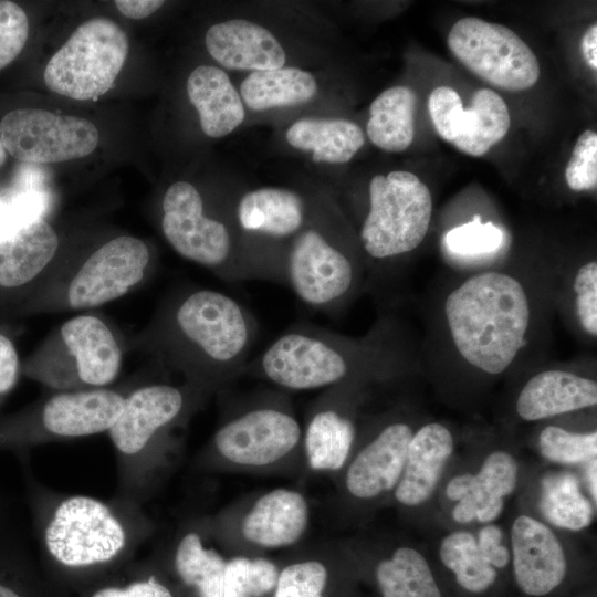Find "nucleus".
<instances>
[{"instance_id":"obj_51","label":"nucleus","mask_w":597,"mask_h":597,"mask_svg":"<svg viewBox=\"0 0 597 597\" xmlns=\"http://www.w3.org/2000/svg\"><path fill=\"white\" fill-rule=\"evenodd\" d=\"M0 519H1V515H0Z\"/></svg>"},{"instance_id":"obj_47","label":"nucleus","mask_w":597,"mask_h":597,"mask_svg":"<svg viewBox=\"0 0 597 597\" xmlns=\"http://www.w3.org/2000/svg\"><path fill=\"white\" fill-rule=\"evenodd\" d=\"M116 8L122 14L127 18L139 20L144 19L155 11H157L163 4L161 0H117L115 1Z\"/></svg>"},{"instance_id":"obj_43","label":"nucleus","mask_w":597,"mask_h":597,"mask_svg":"<svg viewBox=\"0 0 597 597\" xmlns=\"http://www.w3.org/2000/svg\"><path fill=\"white\" fill-rule=\"evenodd\" d=\"M21 545L3 531L0 519V597H24L8 576L18 570L21 563Z\"/></svg>"},{"instance_id":"obj_14","label":"nucleus","mask_w":597,"mask_h":597,"mask_svg":"<svg viewBox=\"0 0 597 597\" xmlns=\"http://www.w3.org/2000/svg\"><path fill=\"white\" fill-rule=\"evenodd\" d=\"M453 56L492 86L524 91L540 77V63L532 49L505 25L474 17L457 21L448 34Z\"/></svg>"},{"instance_id":"obj_4","label":"nucleus","mask_w":597,"mask_h":597,"mask_svg":"<svg viewBox=\"0 0 597 597\" xmlns=\"http://www.w3.org/2000/svg\"><path fill=\"white\" fill-rule=\"evenodd\" d=\"M40 548L60 566L84 569L107 565L145 540L153 523L136 503L105 502L87 495H46L29 484Z\"/></svg>"},{"instance_id":"obj_49","label":"nucleus","mask_w":597,"mask_h":597,"mask_svg":"<svg viewBox=\"0 0 597 597\" xmlns=\"http://www.w3.org/2000/svg\"><path fill=\"white\" fill-rule=\"evenodd\" d=\"M596 471H597V467H596V459H594L590 463V467L588 469V484H589V490H590V494L594 499V502L597 501V486H596V479H597V475H596Z\"/></svg>"},{"instance_id":"obj_34","label":"nucleus","mask_w":597,"mask_h":597,"mask_svg":"<svg viewBox=\"0 0 597 597\" xmlns=\"http://www.w3.org/2000/svg\"><path fill=\"white\" fill-rule=\"evenodd\" d=\"M540 509L552 524L570 531H580L593 520V506L580 493L576 478L569 473L543 479Z\"/></svg>"},{"instance_id":"obj_20","label":"nucleus","mask_w":597,"mask_h":597,"mask_svg":"<svg viewBox=\"0 0 597 597\" xmlns=\"http://www.w3.org/2000/svg\"><path fill=\"white\" fill-rule=\"evenodd\" d=\"M59 237L42 218L0 234V311L21 307L22 297L48 271Z\"/></svg>"},{"instance_id":"obj_6","label":"nucleus","mask_w":597,"mask_h":597,"mask_svg":"<svg viewBox=\"0 0 597 597\" xmlns=\"http://www.w3.org/2000/svg\"><path fill=\"white\" fill-rule=\"evenodd\" d=\"M197 462L213 472L306 475L303 426L286 391L265 389L234 401Z\"/></svg>"},{"instance_id":"obj_32","label":"nucleus","mask_w":597,"mask_h":597,"mask_svg":"<svg viewBox=\"0 0 597 597\" xmlns=\"http://www.w3.org/2000/svg\"><path fill=\"white\" fill-rule=\"evenodd\" d=\"M316 92L314 76L297 67L254 71L240 86L241 97L252 111L303 104Z\"/></svg>"},{"instance_id":"obj_3","label":"nucleus","mask_w":597,"mask_h":597,"mask_svg":"<svg viewBox=\"0 0 597 597\" xmlns=\"http://www.w3.org/2000/svg\"><path fill=\"white\" fill-rule=\"evenodd\" d=\"M256 336L255 316L238 300L192 289L164 306L151 341L163 362L211 395L242 376Z\"/></svg>"},{"instance_id":"obj_15","label":"nucleus","mask_w":597,"mask_h":597,"mask_svg":"<svg viewBox=\"0 0 597 597\" xmlns=\"http://www.w3.org/2000/svg\"><path fill=\"white\" fill-rule=\"evenodd\" d=\"M151 255L147 244L132 235H118L92 252L60 289L59 306L87 310L115 301L147 276Z\"/></svg>"},{"instance_id":"obj_27","label":"nucleus","mask_w":597,"mask_h":597,"mask_svg":"<svg viewBox=\"0 0 597 597\" xmlns=\"http://www.w3.org/2000/svg\"><path fill=\"white\" fill-rule=\"evenodd\" d=\"M517 472V463L510 453L501 450L490 453L476 474H468L467 493L454 506L453 520L464 524L498 519L504 507V498L516 486Z\"/></svg>"},{"instance_id":"obj_23","label":"nucleus","mask_w":597,"mask_h":597,"mask_svg":"<svg viewBox=\"0 0 597 597\" xmlns=\"http://www.w3.org/2000/svg\"><path fill=\"white\" fill-rule=\"evenodd\" d=\"M596 405L594 378L565 368H546L522 386L515 409L521 419L537 421Z\"/></svg>"},{"instance_id":"obj_38","label":"nucleus","mask_w":597,"mask_h":597,"mask_svg":"<svg viewBox=\"0 0 597 597\" xmlns=\"http://www.w3.org/2000/svg\"><path fill=\"white\" fill-rule=\"evenodd\" d=\"M538 448L543 458L555 463L585 462L596 457L597 432H572L558 426H547L540 432Z\"/></svg>"},{"instance_id":"obj_48","label":"nucleus","mask_w":597,"mask_h":597,"mask_svg":"<svg viewBox=\"0 0 597 597\" xmlns=\"http://www.w3.org/2000/svg\"><path fill=\"white\" fill-rule=\"evenodd\" d=\"M582 53L588 66L597 70V24L589 25L582 39Z\"/></svg>"},{"instance_id":"obj_5","label":"nucleus","mask_w":597,"mask_h":597,"mask_svg":"<svg viewBox=\"0 0 597 597\" xmlns=\"http://www.w3.org/2000/svg\"><path fill=\"white\" fill-rule=\"evenodd\" d=\"M208 396L185 380L154 383L126 395L107 432L117 454L122 499L139 504L163 480L179 451L180 431Z\"/></svg>"},{"instance_id":"obj_33","label":"nucleus","mask_w":597,"mask_h":597,"mask_svg":"<svg viewBox=\"0 0 597 597\" xmlns=\"http://www.w3.org/2000/svg\"><path fill=\"white\" fill-rule=\"evenodd\" d=\"M511 116L502 96L490 88L478 90L464 109L461 132L452 144L462 153L480 157L504 138Z\"/></svg>"},{"instance_id":"obj_1","label":"nucleus","mask_w":597,"mask_h":597,"mask_svg":"<svg viewBox=\"0 0 597 597\" xmlns=\"http://www.w3.org/2000/svg\"><path fill=\"white\" fill-rule=\"evenodd\" d=\"M559 270L485 269L443 293L437 334L451 362L500 376L522 362L542 332Z\"/></svg>"},{"instance_id":"obj_9","label":"nucleus","mask_w":597,"mask_h":597,"mask_svg":"<svg viewBox=\"0 0 597 597\" xmlns=\"http://www.w3.org/2000/svg\"><path fill=\"white\" fill-rule=\"evenodd\" d=\"M369 207L359 230L367 260L387 264L416 250L432 218L429 188L412 172L376 175L368 188Z\"/></svg>"},{"instance_id":"obj_41","label":"nucleus","mask_w":597,"mask_h":597,"mask_svg":"<svg viewBox=\"0 0 597 597\" xmlns=\"http://www.w3.org/2000/svg\"><path fill=\"white\" fill-rule=\"evenodd\" d=\"M428 111L439 136L453 142L459 137L464 115L460 95L449 86L436 87L428 98Z\"/></svg>"},{"instance_id":"obj_28","label":"nucleus","mask_w":597,"mask_h":597,"mask_svg":"<svg viewBox=\"0 0 597 597\" xmlns=\"http://www.w3.org/2000/svg\"><path fill=\"white\" fill-rule=\"evenodd\" d=\"M187 93L199 114L201 129L209 137L226 136L244 119L241 97L219 67H196L188 77Z\"/></svg>"},{"instance_id":"obj_50","label":"nucleus","mask_w":597,"mask_h":597,"mask_svg":"<svg viewBox=\"0 0 597 597\" xmlns=\"http://www.w3.org/2000/svg\"><path fill=\"white\" fill-rule=\"evenodd\" d=\"M7 159V150L0 137V166L4 164Z\"/></svg>"},{"instance_id":"obj_46","label":"nucleus","mask_w":597,"mask_h":597,"mask_svg":"<svg viewBox=\"0 0 597 597\" xmlns=\"http://www.w3.org/2000/svg\"><path fill=\"white\" fill-rule=\"evenodd\" d=\"M502 540V530L492 524L483 527L476 540L482 556L495 569L505 567L510 562V552Z\"/></svg>"},{"instance_id":"obj_2","label":"nucleus","mask_w":597,"mask_h":597,"mask_svg":"<svg viewBox=\"0 0 597 597\" xmlns=\"http://www.w3.org/2000/svg\"><path fill=\"white\" fill-rule=\"evenodd\" d=\"M408 360L398 323L379 318L362 337H349L310 322H297L249 360L242 376L284 391L326 389L349 381H381Z\"/></svg>"},{"instance_id":"obj_26","label":"nucleus","mask_w":597,"mask_h":597,"mask_svg":"<svg viewBox=\"0 0 597 597\" xmlns=\"http://www.w3.org/2000/svg\"><path fill=\"white\" fill-rule=\"evenodd\" d=\"M305 209L303 199L294 191L260 188L241 197L235 207V219L244 233L292 242L304 228Z\"/></svg>"},{"instance_id":"obj_18","label":"nucleus","mask_w":597,"mask_h":597,"mask_svg":"<svg viewBox=\"0 0 597 597\" xmlns=\"http://www.w3.org/2000/svg\"><path fill=\"white\" fill-rule=\"evenodd\" d=\"M415 430L404 420L384 422L336 474L341 495L352 503H371L395 491Z\"/></svg>"},{"instance_id":"obj_30","label":"nucleus","mask_w":597,"mask_h":597,"mask_svg":"<svg viewBox=\"0 0 597 597\" xmlns=\"http://www.w3.org/2000/svg\"><path fill=\"white\" fill-rule=\"evenodd\" d=\"M370 574L379 597H442L426 558L409 546L379 555Z\"/></svg>"},{"instance_id":"obj_29","label":"nucleus","mask_w":597,"mask_h":597,"mask_svg":"<svg viewBox=\"0 0 597 597\" xmlns=\"http://www.w3.org/2000/svg\"><path fill=\"white\" fill-rule=\"evenodd\" d=\"M289 144L301 150H311L317 163L344 164L364 145L362 128L346 119L303 118L286 132Z\"/></svg>"},{"instance_id":"obj_8","label":"nucleus","mask_w":597,"mask_h":597,"mask_svg":"<svg viewBox=\"0 0 597 597\" xmlns=\"http://www.w3.org/2000/svg\"><path fill=\"white\" fill-rule=\"evenodd\" d=\"M211 535L229 556L268 555L302 544L311 523L306 495L274 488L243 496L207 516Z\"/></svg>"},{"instance_id":"obj_16","label":"nucleus","mask_w":597,"mask_h":597,"mask_svg":"<svg viewBox=\"0 0 597 597\" xmlns=\"http://www.w3.org/2000/svg\"><path fill=\"white\" fill-rule=\"evenodd\" d=\"M6 150L20 161L52 164L94 151L100 134L90 121L44 109H15L0 122Z\"/></svg>"},{"instance_id":"obj_21","label":"nucleus","mask_w":597,"mask_h":597,"mask_svg":"<svg viewBox=\"0 0 597 597\" xmlns=\"http://www.w3.org/2000/svg\"><path fill=\"white\" fill-rule=\"evenodd\" d=\"M169 548L174 576L187 597H223L229 555L211 535L207 516L184 523Z\"/></svg>"},{"instance_id":"obj_31","label":"nucleus","mask_w":597,"mask_h":597,"mask_svg":"<svg viewBox=\"0 0 597 597\" xmlns=\"http://www.w3.org/2000/svg\"><path fill=\"white\" fill-rule=\"evenodd\" d=\"M416 92L405 85L381 92L370 104L367 135L380 149L399 153L407 149L415 136Z\"/></svg>"},{"instance_id":"obj_10","label":"nucleus","mask_w":597,"mask_h":597,"mask_svg":"<svg viewBox=\"0 0 597 597\" xmlns=\"http://www.w3.org/2000/svg\"><path fill=\"white\" fill-rule=\"evenodd\" d=\"M366 265L316 227L302 229L284 263V285L308 308L341 315L366 287Z\"/></svg>"},{"instance_id":"obj_22","label":"nucleus","mask_w":597,"mask_h":597,"mask_svg":"<svg viewBox=\"0 0 597 597\" xmlns=\"http://www.w3.org/2000/svg\"><path fill=\"white\" fill-rule=\"evenodd\" d=\"M511 538L514 577L524 594L541 597L561 585L567 570L566 556L548 526L520 515L513 522Z\"/></svg>"},{"instance_id":"obj_11","label":"nucleus","mask_w":597,"mask_h":597,"mask_svg":"<svg viewBox=\"0 0 597 597\" xmlns=\"http://www.w3.org/2000/svg\"><path fill=\"white\" fill-rule=\"evenodd\" d=\"M126 395L109 388L59 391L38 405L0 417V451L22 452L52 440L108 432Z\"/></svg>"},{"instance_id":"obj_45","label":"nucleus","mask_w":597,"mask_h":597,"mask_svg":"<svg viewBox=\"0 0 597 597\" xmlns=\"http://www.w3.org/2000/svg\"><path fill=\"white\" fill-rule=\"evenodd\" d=\"M21 364L12 338L0 331V406L15 387L21 375Z\"/></svg>"},{"instance_id":"obj_7","label":"nucleus","mask_w":597,"mask_h":597,"mask_svg":"<svg viewBox=\"0 0 597 597\" xmlns=\"http://www.w3.org/2000/svg\"><path fill=\"white\" fill-rule=\"evenodd\" d=\"M122 348L98 316L65 321L21 364V374L59 391L104 388L118 376Z\"/></svg>"},{"instance_id":"obj_13","label":"nucleus","mask_w":597,"mask_h":597,"mask_svg":"<svg viewBox=\"0 0 597 597\" xmlns=\"http://www.w3.org/2000/svg\"><path fill=\"white\" fill-rule=\"evenodd\" d=\"M161 230L172 249L226 281H243L238 248L228 226L205 211L198 189L174 182L161 203Z\"/></svg>"},{"instance_id":"obj_39","label":"nucleus","mask_w":597,"mask_h":597,"mask_svg":"<svg viewBox=\"0 0 597 597\" xmlns=\"http://www.w3.org/2000/svg\"><path fill=\"white\" fill-rule=\"evenodd\" d=\"M503 240V231L492 222L483 223L479 216L446 235L448 249L460 255L493 253L502 247Z\"/></svg>"},{"instance_id":"obj_35","label":"nucleus","mask_w":597,"mask_h":597,"mask_svg":"<svg viewBox=\"0 0 597 597\" xmlns=\"http://www.w3.org/2000/svg\"><path fill=\"white\" fill-rule=\"evenodd\" d=\"M440 559L450 569L457 583L470 593H483L496 580V569L482 556L476 538L469 532L447 535L440 545Z\"/></svg>"},{"instance_id":"obj_24","label":"nucleus","mask_w":597,"mask_h":597,"mask_svg":"<svg viewBox=\"0 0 597 597\" xmlns=\"http://www.w3.org/2000/svg\"><path fill=\"white\" fill-rule=\"evenodd\" d=\"M209 54L230 70L268 71L285 64L276 38L258 23L234 19L211 25L205 38Z\"/></svg>"},{"instance_id":"obj_40","label":"nucleus","mask_w":597,"mask_h":597,"mask_svg":"<svg viewBox=\"0 0 597 597\" xmlns=\"http://www.w3.org/2000/svg\"><path fill=\"white\" fill-rule=\"evenodd\" d=\"M566 184L573 191H585L597 185V134L584 130L573 148L565 170Z\"/></svg>"},{"instance_id":"obj_12","label":"nucleus","mask_w":597,"mask_h":597,"mask_svg":"<svg viewBox=\"0 0 597 597\" xmlns=\"http://www.w3.org/2000/svg\"><path fill=\"white\" fill-rule=\"evenodd\" d=\"M128 53L123 29L106 18L78 25L44 70L46 86L60 95L87 101L114 84Z\"/></svg>"},{"instance_id":"obj_17","label":"nucleus","mask_w":597,"mask_h":597,"mask_svg":"<svg viewBox=\"0 0 597 597\" xmlns=\"http://www.w3.org/2000/svg\"><path fill=\"white\" fill-rule=\"evenodd\" d=\"M373 381L349 380L326 389L308 405L303 426L307 472L337 474L355 449L357 407Z\"/></svg>"},{"instance_id":"obj_19","label":"nucleus","mask_w":597,"mask_h":597,"mask_svg":"<svg viewBox=\"0 0 597 597\" xmlns=\"http://www.w3.org/2000/svg\"><path fill=\"white\" fill-rule=\"evenodd\" d=\"M276 559L274 597H356L349 551L336 542L301 544Z\"/></svg>"},{"instance_id":"obj_42","label":"nucleus","mask_w":597,"mask_h":597,"mask_svg":"<svg viewBox=\"0 0 597 597\" xmlns=\"http://www.w3.org/2000/svg\"><path fill=\"white\" fill-rule=\"evenodd\" d=\"M29 35V20L20 6L0 1V70L22 51Z\"/></svg>"},{"instance_id":"obj_36","label":"nucleus","mask_w":597,"mask_h":597,"mask_svg":"<svg viewBox=\"0 0 597 597\" xmlns=\"http://www.w3.org/2000/svg\"><path fill=\"white\" fill-rule=\"evenodd\" d=\"M566 276L558 279L556 301L562 298L570 321L578 333L590 341L597 336V262L595 259L580 263L574 270H566Z\"/></svg>"},{"instance_id":"obj_44","label":"nucleus","mask_w":597,"mask_h":597,"mask_svg":"<svg viewBox=\"0 0 597 597\" xmlns=\"http://www.w3.org/2000/svg\"><path fill=\"white\" fill-rule=\"evenodd\" d=\"M92 597H177V594L165 580L151 574L124 587L101 588Z\"/></svg>"},{"instance_id":"obj_25","label":"nucleus","mask_w":597,"mask_h":597,"mask_svg":"<svg viewBox=\"0 0 597 597\" xmlns=\"http://www.w3.org/2000/svg\"><path fill=\"white\" fill-rule=\"evenodd\" d=\"M452 451V433L442 423L429 422L417 429L394 491L395 500L408 507L425 503L433 493Z\"/></svg>"},{"instance_id":"obj_37","label":"nucleus","mask_w":597,"mask_h":597,"mask_svg":"<svg viewBox=\"0 0 597 597\" xmlns=\"http://www.w3.org/2000/svg\"><path fill=\"white\" fill-rule=\"evenodd\" d=\"M277 577L276 558L268 555L229 556L223 597H274Z\"/></svg>"}]
</instances>
